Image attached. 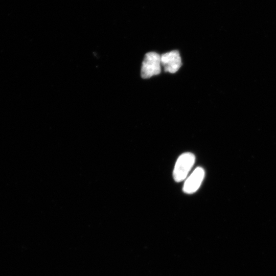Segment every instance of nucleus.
Returning <instances> with one entry per match:
<instances>
[{"label":"nucleus","instance_id":"obj_1","mask_svg":"<svg viewBox=\"0 0 276 276\" xmlns=\"http://www.w3.org/2000/svg\"><path fill=\"white\" fill-rule=\"evenodd\" d=\"M195 161V155L191 152L181 154L177 158L173 172V176L176 182L185 180L193 167Z\"/></svg>","mask_w":276,"mask_h":276},{"label":"nucleus","instance_id":"obj_2","mask_svg":"<svg viewBox=\"0 0 276 276\" xmlns=\"http://www.w3.org/2000/svg\"><path fill=\"white\" fill-rule=\"evenodd\" d=\"M160 55L154 52H148L145 55L141 68V76L148 79L161 72Z\"/></svg>","mask_w":276,"mask_h":276},{"label":"nucleus","instance_id":"obj_3","mask_svg":"<svg viewBox=\"0 0 276 276\" xmlns=\"http://www.w3.org/2000/svg\"><path fill=\"white\" fill-rule=\"evenodd\" d=\"M161 65L165 72L173 74L178 71L182 65L179 52L173 50L160 55Z\"/></svg>","mask_w":276,"mask_h":276},{"label":"nucleus","instance_id":"obj_4","mask_svg":"<svg viewBox=\"0 0 276 276\" xmlns=\"http://www.w3.org/2000/svg\"><path fill=\"white\" fill-rule=\"evenodd\" d=\"M205 172L201 167H197L186 180L183 191L187 194L195 193L200 187L204 177Z\"/></svg>","mask_w":276,"mask_h":276}]
</instances>
